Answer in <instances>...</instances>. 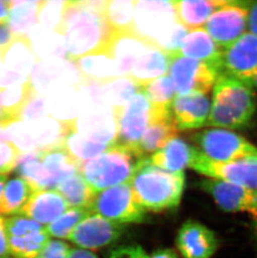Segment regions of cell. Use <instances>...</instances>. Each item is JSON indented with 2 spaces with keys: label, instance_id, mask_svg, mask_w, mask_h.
Wrapping results in <instances>:
<instances>
[{
  "label": "cell",
  "instance_id": "6da1fadb",
  "mask_svg": "<svg viewBox=\"0 0 257 258\" xmlns=\"http://www.w3.org/2000/svg\"><path fill=\"white\" fill-rule=\"evenodd\" d=\"M106 3L66 1L58 34L63 38L67 60L74 63L87 54L109 50L114 30L104 15Z\"/></svg>",
  "mask_w": 257,
  "mask_h": 258
},
{
  "label": "cell",
  "instance_id": "7a4b0ae2",
  "mask_svg": "<svg viewBox=\"0 0 257 258\" xmlns=\"http://www.w3.org/2000/svg\"><path fill=\"white\" fill-rule=\"evenodd\" d=\"M212 90L206 126L234 132L247 126L256 110L254 88L230 76L220 75Z\"/></svg>",
  "mask_w": 257,
  "mask_h": 258
},
{
  "label": "cell",
  "instance_id": "3957f363",
  "mask_svg": "<svg viewBox=\"0 0 257 258\" xmlns=\"http://www.w3.org/2000/svg\"><path fill=\"white\" fill-rule=\"evenodd\" d=\"M184 171L170 172L151 165H139L130 181L134 196L146 211L161 212L177 207L184 188Z\"/></svg>",
  "mask_w": 257,
  "mask_h": 258
},
{
  "label": "cell",
  "instance_id": "277c9868",
  "mask_svg": "<svg viewBox=\"0 0 257 258\" xmlns=\"http://www.w3.org/2000/svg\"><path fill=\"white\" fill-rule=\"evenodd\" d=\"M135 33L151 46L173 54L189 30L178 24L171 1H136Z\"/></svg>",
  "mask_w": 257,
  "mask_h": 258
},
{
  "label": "cell",
  "instance_id": "5b68a950",
  "mask_svg": "<svg viewBox=\"0 0 257 258\" xmlns=\"http://www.w3.org/2000/svg\"><path fill=\"white\" fill-rule=\"evenodd\" d=\"M146 158L136 146H117L80 164L79 173L95 192L131 181L139 165Z\"/></svg>",
  "mask_w": 257,
  "mask_h": 258
},
{
  "label": "cell",
  "instance_id": "8992f818",
  "mask_svg": "<svg viewBox=\"0 0 257 258\" xmlns=\"http://www.w3.org/2000/svg\"><path fill=\"white\" fill-rule=\"evenodd\" d=\"M198 151L211 161H236L257 156V148L234 131L210 128L196 132L190 137Z\"/></svg>",
  "mask_w": 257,
  "mask_h": 258
},
{
  "label": "cell",
  "instance_id": "52a82bcc",
  "mask_svg": "<svg viewBox=\"0 0 257 258\" xmlns=\"http://www.w3.org/2000/svg\"><path fill=\"white\" fill-rule=\"evenodd\" d=\"M90 211L124 226L141 223L146 217V211L136 200L130 183L96 193Z\"/></svg>",
  "mask_w": 257,
  "mask_h": 258
},
{
  "label": "cell",
  "instance_id": "ba28073f",
  "mask_svg": "<svg viewBox=\"0 0 257 258\" xmlns=\"http://www.w3.org/2000/svg\"><path fill=\"white\" fill-rule=\"evenodd\" d=\"M111 110L116 130L114 145L136 146L151 122V105L146 95L136 93L127 104Z\"/></svg>",
  "mask_w": 257,
  "mask_h": 258
},
{
  "label": "cell",
  "instance_id": "9c48e42d",
  "mask_svg": "<svg viewBox=\"0 0 257 258\" xmlns=\"http://www.w3.org/2000/svg\"><path fill=\"white\" fill-rule=\"evenodd\" d=\"M168 76L177 95L200 93L207 95L213 89L219 71L202 61L185 57L170 55Z\"/></svg>",
  "mask_w": 257,
  "mask_h": 258
},
{
  "label": "cell",
  "instance_id": "30bf717a",
  "mask_svg": "<svg viewBox=\"0 0 257 258\" xmlns=\"http://www.w3.org/2000/svg\"><path fill=\"white\" fill-rule=\"evenodd\" d=\"M251 2L229 0L209 18L204 29L219 46L224 49L248 31Z\"/></svg>",
  "mask_w": 257,
  "mask_h": 258
},
{
  "label": "cell",
  "instance_id": "8fae6325",
  "mask_svg": "<svg viewBox=\"0 0 257 258\" xmlns=\"http://www.w3.org/2000/svg\"><path fill=\"white\" fill-rule=\"evenodd\" d=\"M190 168L209 179L222 180L257 190V156L218 162L206 158L198 150Z\"/></svg>",
  "mask_w": 257,
  "mask_h": 258
},
{
  "label": "cell",
  "instance_id": "7c38bea8",
  "mask_svg": "<svg viewBox=\"0 0 257 258\" xmlns=\"http://www.w3.org/2000/svg\"><path fill=\"white\" fill-rule=\"evenodd\" d=\"M5 221L10 255L15 257L34 258L51 240L44 226L23 215Z\"/></svg>",
  "mask_w": 257,
  "mask_h": 258
},
{
  "label": "cell",
  "instance_id": "4fadbf2b",
  "mask_svg": "<svg viewBox=\"0 0 257 258\" xmlns=\"http://www.w3.org/2000/svg\"><path fill=\"white\" fill-rule=\"evenodd\" d=\"M220 75L230 76L252 86L253 80L257 75V36L247 31L222 49Z\"/></svg>",
  "mask_w": 257,
  "mask_h": 258
},
{
  "label": "cell",
  "instance_id": "5bb4252c",
  "mask_svg": "<svg viewBox=\"0 0 257 258\" xmlns=\"http://www.w3.org/2000/svg\"><path fill=\"white\" fill-rule=\"evenodd\" d=\"M118 224L91 212L71 234L68 240L79 248L95 251L114 243L124 232Z\"/></svg>",
  "mask_w": 257,
  "mask_h": 258
},
{
  "label": "cell",
  "instance_id": "9a60e30c",
  "mask_svg": "<svg viewBox=\"0 0 257 258\" xmlns=\"http://www.w3.org/2000/svg\"><path fill=\"white\" fill-rule=\"evenodd\" d=\"M199 187L208 193L224 212L250 214L255 206L256 191L240 185L207 178L200 181Z\"/></svg>",
  "mask_w": 257,
  "mask_h": 258
},
{
  "label": "cell",
  "instance_id": "2e32d148",
  "mask_svg": "<svg viewBox=\"0 0 257 258\" xmlns=\"http://www.w3.org/2000/svg\"><path fill=\"white\" fill-rule=\"evenodd\" d=\"M176 246L184 258H211L218 249L219 240L204 224L188 220L178 231Z\"/></svg>",
  "mask_w": 257,
  "mask_h": 258
},
{
  "label": "cell",
  "instance_id": "e0dca14e",
  "mask_svg": "<svg viewBox=\"0 0 257 258\" xmlns=\"http://www.w3.org/2000/svg\"><path fill=\"white\" fill-rule=\"evenodd\" d=\"M210 110L211 100L200 93L176 95L170 108L179 132L206 126Z\"/></svg>",
  "mask_w": 257,
  "mask_h": 258
},
{
  "label": "cell",
  "instance_id": "ac0fdd59",
  "mask_svg": "<svg viewBox=\"0 0 257 258\" xmlns=\"http://www.w3.org/2000/svg\"><path fill=\"white\" fill-rule=\"evenodd\" d=\"M73 64L79 74L80 82L85 85L104 86L123 77L109 50L87 54Z\"/></svg>",
  "mask_w": 257,
  "mask_h": 258
},
{
  "label": "cell",
  "instance_id": "d6986e66",
  "mask_svg": "<svg viewBox=\"0 0 257 258\" xmlns=\"http://www.w3.org/2000/svg\"><path fill=\"white\" fill-rule=\"evenodd\" d=\"M69 208L70 206L58 190H39L33 192L20 214L47 227Z\"/></svg>",
  "mask_w": 257,
  "mask_h": 258
},
{
  "label": "cell",
  "instance_id": "ffe728a7",
  "mask_svg": "<svg viewBox=\"0 0 257 258\" xmlns=\"http://www.w3.org/2000/svg\"><path fill=\"white\" fill-rule=\"evenodd\" d=\"M222 48L219 46L209 35L204 28L194 29L187 34L183 39L180 49L170 55L185 57L202 61L213 66L219 71L221 68Z\"/></svg>",
  "mask_w": 257,
  "mask_h": 258
},
{
  "label": "cell",
  "instance_id": "44dd1931",
  "mask_svg": "<svg viewBox=\"0 0 257 258\" xmlns=\"http://www.w3.org/2000/svg\"><path fill=\"white\" fill-rule=\"evenodd\" d=\"M151 45L135 32L118 33L114 31L109 51L116 62L121 76H128L134 64Z\"/></svg>",
  "mask_w": 257,
  "mask_h": 258
},
{
  "label": "cell",
  "instance_id": "7402d4cb",
  "mask_svg": "<svg viewBox=\"0 0 257 258\" xmlns=\"http://www.w3.org/2000/svg\"><path fill=\"white\" fill-rule=\"evenodd\" d=\"M229 0H173L171 1L178 24L187 30L204 28L214 12Z\"/></svg>",
  "mask_w": 257,
  "mask_h": 258
},
{
  "label": "cell",
  "instance_id": "603a6c76",
  "mask_svg": "<svg viewBox=\"0 0 257 258\" xmlns=\"http://www.w3.org/2000/svg\"><path fill=\"white\" fill-rule=\"evenodd\" d=\"M178 130L171 112L160 116L151 117L148 128L136 145L140 153L148 159L164 148L170 141L177 138Z\"/></svg>",
  "mask_w": 257,
  "mask_h": 258
},
{
  "label": "cell",
  "instance_id": "cb8c5ba5",
  "mask_svg": "<svg viewBox=\"0 0 257 258\" xmlns=\"http://www.w3.org/2000/svg\"><path fill=\"white\" fill-rule=\"evenodd\" d=\"M197 149L183 140L175 138L149 158L151 165L170 172H180L191 166Z\"/></svg>",
  "mask_w": 257,
  "mask_h": 258
},
{
  "label": "cell",
  "instance_id": "d4e9b609",
  "mask_svg": "<svg viewBox=\"0 0 257 258\" xmlns=\"http://www.w3.org/2000/svg\"><path fill=\"white\" fill-rule=\"evenodd\" d=\"M170 57L161 49L151 47L134 64L128 77L140 88L144 84L165 76L170 67Z\"/></svg>",
  "mask_w": 257,
  "mask_h": 258
},
{
  "label": "cell",
  "instance_id": "484cf974",
  "mask_svg": "<svg viewBox=\"0 0 257 258\" xmlns=\"http://www.w3.org/2000/svg\"><path fill=\"white\" fill-rule=\"evenodd\" d=\"M35 91L30 79L24 83L0 90V123L6 126L20 119L24 108Z\"/></svg>",
  "mask_w": 257,
  "mask_h": 258
},
{
  "label": "cell",
  "instance_id": "4316f807",
  "mask_svg": "<svg viewBox=\"0 0 257 258\" xmlns=\"http://www.w3.org/2000/svg\"><path fill=\"white\" fill-rule=\"evenodd\" d=\"M41 160L50 176L51 189L55 190L63 180L79 172L80 163L63 146L41 151Z\"/></svg>",
  "mask_w": 257,
  "mask_h": 258
},
{
  "label": "cell",
  "instance_id": "83f0119b",
  "mask_svg": "<svg viewBox=\"0 0 257 258\" xmlns=\"http://www.w3.org/2000/svg\"><path fill=\"white\" fill-rule=\"evenodd\" d=\"M29 37H15V40L4 54L5 68L30 79L32 71L38 63Z\"/></svg>",
  "mask_w": 257,
  "mask_h": 258
},
{
  "label": "cell",
  "instance_id": "f1b7e54d",
  "mask_svg": "<svg viewBox=\"0 0 257 258\" xmlns=\"http://www.w3.org/2000/svg\"><path fill=\"white\" fill-rule=\"evenodd\" d=\"M16 172L26 180L33 190H51L49 172L41 160V151L21 154L18 160Z\"/></svg>",
  "mask_w": 257,
  "mask_h": 258
},
{
  "label": "cell",
  "instance_id": "f546056e",
  "mask_svg": "<svg viewBox=\"0 0 257 258\" xmlns=\"http://www.w3.org/2000/svg\"><path fill=\"white\" fill-rule=\"evenodd\" d=\"M34 191L31 185L20 176L8 180L0 200V216L20 214Z\"/></svg>",
  "mask_w": 257,
  "mask_h": 258
},
{
  "label": "cell",
  "instance_id": "4dcf8cb0",
  "mask_svg": "<svg viewBox=\"0 0 257 258\" xmlns=\"http://www.w3.org/2000/svg\"><path fill=\"white\" fill-rule=\"evenodd\" d=\"M39 5L40 1H10L8 25L15 37L29 36L38 23Z\"/></svg>",
  "mask_w": 257,
  "mask_h": 258
},
{
  "label": "cell",
  "instance_id": "1f68e13d",
  "mask_svg": "<svg viewBox=\"0 0 257 258\" xmlns=\"http://www.w3.org/2000/svg\"><path fill=\"white\" fill-rule=\"evenodd\" d=\"M65 198L70 207L90 209L96 192L80 173L63 180L55 189Z\"/></svg>",
  "mask_w": 257,
  "mask_h": 258
},
{
  "label": "cell",
  "instance_id": "d6a6232c",
  "mask_svg": "<svg viewBox=\"0 0 257 258\" xmlns=\"http://www.w3.org/2000/svg\"><path fill=\"white\" fill-rule=\"evenodd\" d=\"M141 91L151 103V113L170 111L175 90L169 76H162L141 86Z\"/></svg>",
  "mask_w": 257,
  "mask_h": 258
},
{
  "label": "cell",
  "instance_id": "836d02e7",
  "mask_svg": "<svg viewBox=\"0 0 257 258\" xmlns=\"http://www.w3.org/2000/svg\"><path fill=\"white\" fill-rule=\"evenodd\" d=\"M136 0H109L104 15L114 32H135Z\"/></svg>",
  "mask_w": 257,
  "mask_h": 258
},
{
  "label": "cell",
  "instance_id": "e575fe53",
  "mask_svg": "<svg viewBox=\"0 0 257 258\" xmlns=\"http://www.w3.org/2000/svg\"><path fill=\"white\" fill-rule=\"evenodd\" d=\"M63 146L80 165L85 161L100 156L112 146L85 137L79 133L76 129L67 137Z\"/></svg>",
  "mask_w": 257,
  "mask_h": 258
},
{
  "label": "cell",
  "instance_id": "d590c367",
  "mask_svg": "<svg viewBox=\"0 0 257 258\" xmlns=\"http://www.w3.org/2000/svg\"><path fill=\"white\" fill-rule=\"evenodd\" d=\"M100 87L101 100L103 102L108 103L111 108L125 105L136 93L141 91L140 86L128 76H124Z\"/></svg>",
  "mask_w": 257,
  "mask_h": 258
},
{
  "label": "cell",
  "instance_id": "8d00e7d4",
  "mask_svg": "<svg viewBox=\"0 0 257 258\" xmlns=\"http://www.w3.org/2000/svg\"><path fill=\"white\" fill-rule=\"evenodd\" d=\"M50 32L51 30L36 25L31 29L28 36L39 61L61 56V53L66 56V53L62 51V48L66 50L65 44H59L58 40H56V33L52 32L51 34Z\"/></svg>",
  "mask_w": 257,
  "mask_h": 258
},
{
  "label": "cell",
  "instance_id": "74e56055",
  "mask_svg": "<svg viewBox=\"0 0 257 258\" xmlns=\"http://www.w3.org/2000/svg\"><path fill=\"white\" fill-rule=\"evenodd\" d=\"M91 212L90 209L70 207L58 219L45 227L47 232L58 240L69 239L78 225Z\"/></svg>",
  "mask_w": 257,
  "mask_h": 258
},
{
  "label": "cell",
  "instance_id": "f35d334b",
  "mask_svg": "<svg viewBox=\"0 0 257 258\" xmlns=\"http://www.w3.org/2000/svg\"><path fill=\"white\" fill-rule=\"evenodd\" d=\"M66 1H40L38 22L42 27L58 34L63 21Z\"/></svg>",
  "mask_w": 257,
  "mask_h": 258
},
{
  "label": "cell",
  "instance_id": "ab89813d",
  "mask_svg": "<svg viewBox=\"0 0 257 258\" xmlns=\"http://www.w3.org/2000/svg\"><path fill=\"white\" fill-rule=\"evenodd\" d=\"M6 133L9 142H11L17 148L20 155L38 151L36 144L32 137L29 125L21 119L7 124Z\"/></svg>",
  "mask_w": 257,
  "mask_h": 258
},
{
  "label": "cell",
  "instance_id": "60d3db41",
  "mask_svg": "<svg viewBox=\"0 0 257 258\" xmlns=\"http://www.w3.org/2000/svg\"><path fill=\"white\" fill-rule=\"evenodd\" d=\"M48 115H50L47 105L46 98L35 91L24 108L20 119L25 123L29 124Z\"/></svg>",
  "mask_w": 257,
  "mask_h": 258
},
{
  "label": "cell",
  "instance_id": "b9f144b4",
  "mask_svg": "<svg viewBox=\"0 0 257 258\" xmlns=\"http://www.w3.org/2000/svg\"><path fill=\"white\" fill-rule=\"evenodd\" d=\"M20 151L11 142L0 143V175H7L16 168Z\"/></svg>",
  "mask_w": 257,
  "mask_h": 258
},
{
  "label": "cell",
  "instance_id": "7bdbcfd3",
  "mask_svg": "<svg viewBox=\"0 0 257 258\" xmlns=\"http://www.w3.org/2000/svg\"><path fill=\"white\" fill-rule=\"evenodd\" d=\"M69 244L61 240H50L34 258H69L71 251Z\"/></svg>",
  "mask_w": 257,
  "mask_h": 258
},
{
  "label": "cell",
  "instance_id": "ee69618b",
  "mask_svg": "<svg viewBox=\"0 0 257 258\" xmlns=\"http://www.w3.org/2000/svg\"><path fill=\"white\" fill-rule=\"evenodd\" d=\"M109 258H151L141 246L124 245L112 250Z\"/></svg>",
  "mask_w": 257,
  "mask_h": 258
},
{
  "label": "cell",
  "instance_id": "f6af8a7d",
  "mask_svg": "<svg viewBox=\"0 0 257 258\" xmlns=\"http://www.w3.org/2000/svg\"><path fill=\"white\" fill-rule=\"evenodd\" d=\"M15 39V35L8 24L0 25V53L3 56Z\"/></svg>",
  "mask_w": 257,
  "mask_h": 258
},
{
  "label": "cell",
  "instance_id": "bcb514c9",
  "mask_svg": "<svg viewBox=\"0 0 257 258\" xmlns=\"http://www.w3.org/2000/svg\"><path fill=\"white\" fill-rule=\"evenodd\" d=\"M10 255L6 221L5 218L0 216V258H9Z\"/></svg>",
  "mask_w": 257,
  "mask_h": 258
},
{
  "label": "cell",
  "instance_id": "7dc6e473",
  "mask_svg": "<svg viewBox=\"0 0 257 258\" xmlns=\"http://www.w3.org/2000/svg\"><path fill=\"white\" fill-rule=\"evenodd\" d=\"M248 31L257 36V1L251 2L248 17Z\"/></svg>",
  "mask_w": 257,
  "mask_h": 258
},
{
  "label": "cell",
  "instance_id": "c3c4849f",
  "mask_svg": "<svg viewBox=\"0 0 257 258\" xmlns=\"http://www.w3.org/2000/svg\"><path fill=\"white\" fill-rule=\"evenodd\" d=\"M10 15V1L0 0V25L8 24Z\"/></svg>",
  "mask_w": 257,
  "mask_h": 258
},
{
  "label": "cell",
  "instance_id": "681fc988",
  "mask_svg": "<svg viewBox=\"0 0 257 258\" xmlns=\"http://www.w3.org/2000/svg\"><path fill=\"white\" fill-rule=\"evenodd\" d=\"M69 258H98V256L93 251L76 247L71 249Z\"/></svg>",
  "mask_w": 257,
  "mask_h": 258
},
{
  "label": "cell",
  "instance_id": "f907efd6",
  "mask_svg": "<svg viewBox=\"0 0 257 258\" xmlns=\"http://www.w3.org/2000/svg\"><path fill=\"white\" fill-rule=\"evenodd\" d=\"M151 258H180L174 250L170 248L159 249L151 254Z\"/></svg>",
  "mask_w": 257,
  "mask_h": 258
},
{
  "label": "cell",
  "instance_id": "816d5d0a",
  "mask_svg": "<svg viewBox=\"0 0 257 258\" xmlns=\"http://www.w3.org/2000/svg\"><path fill=\"white\" fill-rule=\"evenodd\" d=\"M250 215L251 216V218H252L253 230H254V233H255V238L257 240V190L255 206L253 207L252 211L250 212Z\"/></svg>",
  "mask_w": 257,
  "mask_h": 258
},
{
  "label": "cell",
  "instance_id": "f5cc1de1",
  "mask_svg": "<svg viewBox=\"0 0 257 258\" xmlns=\"http://www.w3.org/2000/svg\"><path fill=\"white\" fill-rule=\"evenodd\" d=\"M9 142L7 133H6V126L0 123V143Z\"/></svg>",
  "mask_w": 257,
  "mask_h": 258
},
{
  "label": "cell",
  "instance_id": "db71d44e",
  "mask_svg": "<svg viewBox=\"0 0 257 258\" xmlns=\"http://www.w3.org/2000/svg\"><path fill=\"white\" fill-rule=\"evenodd\" d=\"M6 180H7V175H0V200H1L3 193H4V190H5L6 182H7Z\"/></svg>",
  "mask_w": 257,
  "mask_h": 258
},
{
  "label": "cell",
  "instance_id": "11a10c76",
  "mask_svg": "<svg viewBox=\"0 0 257 258\" xmlns=\"http://www.w3.org/2000/svg\"><path fill=\"white\" fill-rule=\"evenodd\" d=\"M5 70V63H4V56L0 53V75L2 74L3 71Z\"/></svg>",
  "mask_w": 257,
  "mask_h": 258
},
{
  "label": "cell",
  "instance_id": "9f6ffc18",
  "mask_svg": "<svg viewBox=\"0 0 257 258\" xmlns=\"http://www.w3.org/2000/svg\"><path fill=\"white\" fill-rule=\"evenodd\" d=\"M252 87L255 88L257 90V75L255 76V78H254V80H253L252 81Z\"/></svg>",
  "mask_w": 257,
  "mask_h": 258
},
{
  "label": "cell",
  "instance_id": "6f0895ef",
  "mask_svg": "<svg viewBox=\"0 0 257 258\" xmlns=\"http://www.w3.org/2000/svg\"><path fill=\"white\" fill-rule=\"evenodd\" d=\"M9 258H17V257H9Z\"/></svg>",
  "mask_w": 257,
  "mask_h": 258
},
{
  "label": "cell",
  "instance_id": "680465c9",
  "mask_svg": "<svg viewBox=\"0 0 257 258\" xmlns=\"http://www.w3.org/2000/svg\"><path fill=\"white\" fill-rule=\"evenodd\" d=\"M0 112H1V110H0Z\"/></svg>",
  "mask_w": 257,
  "mask_h": 258
}]
</instances>
